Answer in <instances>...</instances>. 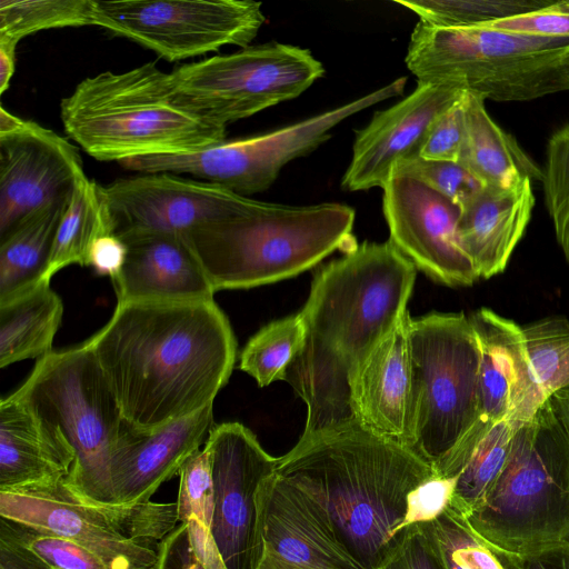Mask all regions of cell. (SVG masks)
<instances>
[{
  "instance_id": "6da1fadb",
  "label": "cell",
  "mask_w": 569,
  "mask_h": 569,
  "mask_svg": "<svg viewBox=\"0 0 569 569\" xmlns=\"http://www.w3.org/2000/svg\"><path fill=\"white\" fill-rule=\"evenodd\" d=\"M91 349L123 420L152 431L213 405L237 341L214 300L117 303Z\"/></svg>"
},
{
  "instance_id": "7a4b0ae2",
  "label": "cell",
  "mask_w": 569,
  "mask_h": 569,
  "mask_svg": "<svg viewBox=\"0 0 569 569\" xmlns=\"http://www.w3.org/2000/svg\"><path fill=\"white\" fill-rule=\"evenodd\" d=\"M416 267L388 240L365 241L322 267L299 312L306 337L286 380L307 407L302 437L356 423L360 367L405 316Z\"/></svg>"
},
{
  "instance_id": "3957f363",
  "label": "cell",
  "mask_w": 569,
  "mask_h": 569,
  "mask_svg": "<svg viewBox=\"0 0 569 569\" xmlns=\"http://www.w3.org/2000/svg\"><path fill=\"white\" fill-rule=\"evenodd\" d=\"M361 569H382L406 535L408 497L433 468L412 449L351 423L300 437L274 471Z\"/></svg>"
},
{
  "instance_id": "277c9868",
  "label": "cell",
  "mask_w": 569,
  "mask_h": 569,
  "mask_svg": "<svg viewBox=\"0 0 569 569\" xmlns=\"http://www.w3.org/2000/svg\"><path fill=\"white\" fill-rule=\"evenodd\" d=\"M64 131L99 161L198 152L226 140V128L190 108L170 72L147 62L80 81L60 103Z\"/></svg>"
},
{
  "instance_id": "5b68a950",
  "label": "cell",
  "mask_w": 569,
  "mask_h": 569,
  "mask_svg": "<svg viewBox=\"0 0 569 569\" xmlns=\"http://www.w3.org/2000/svg\"><path fill=\"white\" fill-rule=\"evenodd\" d=\"M355 210L341 203L290 206L248 198L232 216L186 236L214 292L297 276L357 246Z\"/></svg>"
},
{
  "instance_id": "8992f818",
  "label": "cell",
  "mask_w": 569,
  "mask_h": 569,
  "mask_svg": "<svg viewBox=\"0 0 569 569\" xmlns=\"http://www.w3.org/2000/svg\"><path fill=\"white\" fill-rule=\"evenodd\" d=\"M11 396L61 458L69 488L87 503L117 506L110 457L127 422L86 342L38 359Z\"/></svg>"
},
{
  "instance_id": "52a82bcc",
  "label": "cell",
  "mask_w": 569,
  "mask_h": 569,
  "mask_svg": "<svg viewBox=\"0 0 569 569\" xmlns=\"http://www.w3.org/2000/svg\"><path fill=\"white\" fill-rule=\"evenodd\" d=\"M467 521L518 556L569 542V425L551 398L517 429L502 471Z\"/></svg>"
},
{
  "instance_id": "ba28073f",
  "label": "cell",
  "mask_w": 569,
  "mask_h": 569,
  "mask_svg": "<svg viewBox=\"0 0 569 569\" xmlns=\"http://www.w3.org/2000/svg\"><path fill=\"white\" fill-rule=\"evenodd\" d=\"M568 60L569 39L419 21L405 62L417 83L457 84L483 100L528 101L569 90Z\"/></svg>"
},
{
  "instance_id": "9c48e42d",
  "label": "cell",
  "mask_w": 569,
  "mask_h": 569,
  "mask_svg": "<svg viewBox=\"0 0 569 569\" xmlns=\"http://www.w3.org/2000/svg\"><path fill=\"white\" fill-rule=\"evenodd\" d=\"M415 387L413 451L433 470L482 418L479 346L463 312H431L408 325Z\"/></svg>"
},
{
  "instance_id": "30bf717a",
  "label": "cell",
  "mask_w": 569,
  "mask_h": 569,
  "mask_svg": "<svg viewBox=\"0 0 569 569\" xmlns=\"http://www.w3.org/2000/svg\"><path fill=\"white\" fill-rule=\"evenodd\" d=\"M0 517L74 542L110 569H153L159 542L179 523L176 502L96 506L64 476L0 490Z\"/></svg>"
},
{
  "instance_id": "8fae6325",
  "label": "cell",
  "mask_w": 569,
  "mask_h": 569,
  "mask_svg": "<svg viewBox=\"0 0 569 569\" xmlns=\"http://www.w3.org/2000/svg\"><path fill=\"white\" fill-rule=\"evenodd\" d=\"M323 73L308 49L279 42L248 46L170 72L181 99L223 127L297 98Z\"/></svg>"
},
{
  "instance_id": "7c38bea8",
  "label": "cell",
  "mask_w": 569,
  "mask_h": 569,
  "mask_svg": "<svg viewBox=\"0 0 569 569\" xmlns=\"http://www.w3.org/2000/svg\"><path fill=\"white\" fill-rule=\"evenodd\" d=\"M401 77L369 94L278 130L236 140H223L187 154L150 156L120 162L141 173L190 174L241 196L267 190L289 161L309 154L330 137L346 118L402 93Z\"/></svg>"
},
{
  "instance_id": "4fadbf2b",
  "label": "cell",
  "mask_w": 569,
  "mask_h": 569,
  "mask_svg": "<svg viewBox=\"0 0 569 569\" xmlns=\"http://www.w3.org/2000/svg\"><path fill=\"white\" fill-rule=\"evenodd\" d=\"M94 26L130 39L168 61L246 48L264 22L251 0H94Z\"/></svg>"
},
{
  "instance_id": "5bb4252c",
  "label": "cell",
  "mask_w": 569,
  "mask_h": 569,
  "mask_svg": "<svg viewBox=\"0 0 569 569\" xmlns=\"http://www.w3.org/2000/svg\"><path fill=\"white\" fill-rule=\"evenodd\" d=\"M213 490L211 535L226 569H258L262 556L258 492L277 467L239 422L214 426L204 442Z\"/></svg>"
},
{
  "instance_id": "9a60e30c",
  "label": "cell",
  "mask_w": 569,
  "mask_h": 569,
  "mask_svg": "<svg viewBox=\"0 0 569 569\" xmlns=\"http://www.w3.org/2000/svg\"><path fill=\"white\" fill-rule=\"evenodd\" d=\"M84 176L73 143L1 106L0 238L29 213L70 198Z\"/></svg>"
},
{
  "instance_id": "2e32d148",
  "label": "cell",
  "mask_w": 569,
  "mask_h": 569,
  "mask_svg": "<svg viewBox=\"0 0 569 569\" xmlns=\"http://www.w3.org/2000/svg\"><path fill=\"white\" fill-rule=\"evenodd\" d=\"M112 233L188 236L224 220L248 197L220 186L157 172L119 179L103 186Z\"/></svg>"
},
{
  "instance_id": "e0dca14e",
  "label": "cell",
  "mask_w": 569,
  "mask_h": 569,
  "mask_svg": "<svg viewBox=\"0 0 569 569\" xmlns=\"http://www.w3.org/2000/svg\"><path fill=\"white\" fill-rule=\"evenodd\" d=\"M382 190L389 240L416 269L449 287L480 279L459 239L458 206L407 176L391 174Z\"/></svg>"
},
{
  "instance_id": "ac0fdd59",
  "label": "cell",
  "mask_w": 569,
  "mask_h": 569,
  "mask_svg": "<svg viewBox=\"0 0 569 569\" xmlns=\"http://www.w3.org/2000/svg\"><path fill=\"white\" fill-rule=\"evenodd\" d=\"M465 91L457 84L417 83L405 99L375 112L365 128L356 130L342 188L348 191L383 189L396 166L420 154L435 122Z\"/></svg>"
},
{
  "instance_id": "d6986e66",
  "label": "cell",
  "mask_w": 569,
  "mask_h": 569,
  "mask_svg": "<svg viewBox=\"0 0 569 569\" xmlns=\"http://www.w3.org/2000/svg\"><path fill=\"white\" fill-rule=\"evenodd\" d=\"M213 427V405L152 431H139L127 423L110 457L116 505L150 501L207 441Z\"/></svg>"
},
{
  "instance_id": "ffe728a7",
  "label": "cell",
  "mask_w": 569,
  "mask_h": 569,
  "mask_svg": "<svg viewBox=\"0 0 569 569\" xmlns=\"http://www.w3.org/2000/svg\"><path fill=\"white\" fill-rule=\"evenodd\" d=\"M257 500L262 542L258 569H361L301 493L276 472L261 483Z\"/></svg>"
},
{
  "instance_id": "44dd1931",
  "label": "cell",
  "mask_w": 569,
  "mask_h": 569,
  "mask_svg": "<svg viewBox=\"0 0 569 569\" xmlns=\"http://www.w3.org/2000/svg\"><path fill=\"white\" fill-rule=\"evenodd\" d=\"M408 312L380 341L357 372L351 388L358 425L413 450L415 387Z\"/></svg>"
},
{
  "instance_id": "7402d4cb",
  "label": "cell",
  "mask_w": 569,
  "mask_h": 569,
  "mask_svg": "<svg viewBox=\"0 0 569 569\" xmlns=\"http://www.w3.org/2000/svg\"><path fill=\"white\" fill-rule=\"evenodd\" d=\"M119 238L127 246V258L111 279L117 303L213 300L214 290L184 236L129 233Z\"/></svg>"
},
{
  "instance_id": "603a6c76",
  "label": "cell",
  "mask_w": 569,
  "mask_h": 569,
  "mask_svg": "<svg viewBox=\"0 0 569 569\" xmlns=\"http://www.w3.org/2000/svg\"><path fill=\"white\" fill-rule=\"evenodd\" d=\"M469 319L479 346L481 416L520 427L539 409L521 326L488 308Z\"/></svg>"
},
{
  "instance_id": "cb8c5ba5",
  "label": "cell",
  "mask_w": 569,
  "mask_h": 569,
  "mask_svg": "<svg viewBox=\"0 0 569 569\" xmlns=\"http://www.w3.org/2000/svg\"><path fill=\"white\" fill-rule=\"evenodd\" d=\"M531 182L485 186L460 209L459 239L480 279L503 272L523 237L535 207Z\"/></svg>"
},
{
  "instance_id": "d4e9b609",
  "label": "cell",
  "mask_w": 569,
  "mask_h": 569,
  "mask_svg": "<svg viewBox=\"0 0 569 569\" xmlns=\"http://www.w3.org/2000/svg\"><path fill=\"white\" fill-rule=\"evenodd\" d=\"M518 428L481 418L435 469L438 477L456 479L452 510L467 519L482 502L505 467Z\"/></svg>"
},
{
  "instance_id": "484cf974",
  "label": "cell",
  "mask_w": 569,
  "mask_h": 569,
  "mask_svg": "<svg viewBox=\"0 0 569 569\" xmlns=\"http://www.w3.org/2000/svg\"><path fill=\"white\" fill-rule=\"evenodd\" d=\"M465 141L459 157L483 186L511 187L525 179L542 180V170L516 139L489 116L485 100L465 92Z\"/></svg>"
},
{
  "instance_id": "4316f807",
  "label": "cell",
  "mask_w": 569,
  "mask_h": 569,
  "mask_svg": "<svg viewBox=\"0 0 569 569\" xmlns=\"http://www.w3.org/2000/svg\"><path fill=\"white\" fill-rule=\"evenodd\" d=\"M68 469L24 405L0 401V490L67 476Z\"/></svg>"
},
{
  "instance_id": "83f0119b",
  "label": "cell",
  "mask_w": 569,
  "mask_h": 569,
  "mask_svg": "<svg viewBox=\"0 0 569 569\" xmlns=\"http://www.w3.org/2000/svg\"><path fill=\"white\" fill-rule=\"evenodd\" d=\"M70 198L29 213L0 238V302L42 282Z\"/></svg>"
},
{
  "instance_id": "f1b7e54d",
  "label": "cell",
  "mask_w": 569,
  "mask_h": 569,
  "mask_svg": "<svg viewBox=\"0 0 569 569\" xmlns=\"http://www.w3.org/2000/svg\"><path fill=\"white\" fill-rule=\"evenodd\" d=\"M62 315V300L46 281L0 302V368L50 353Z\"/></svg>"
},
{
  "instance_id": "f546056e",
  "label": "cell",
  "mask_w": 569,
  "mask_h": 569,
  "mask_svg": "<svg viewBox=\"0 0 569 569\" xmlns=\"http://www.w3.org/2000/svg\"><path fill=\"white\" fill-rule=\"evenodd\" d=\"M108 233H112V226L103 186L84 176L72 191L42 281L50 282L51 278L67 266H88L93 242Z\"/></svg>"
},
{
  "instance_id": "4dcf8cb0",
  "label": "cell",
  "mask_w": 569,
  "mask_h": 569,
  "mask_svg": "<svg viewBox=\"0 0 569 569\" xmlns=\"http://www.w3.org/2000/svg\"><path fill=\"white\" fill-rule=\"evenodd\" d=\"M177 515L186 523L191 545L207 569H226L211 535L213 490L207 450L199 449L179 470Z\"/></svg>"
},
{
  "instance_id": "1f68e13d",
  "label": "cell",
  "mask_w": 569,
  "mask_h": 569,
  "mask_svg": "<svg viewBox=\"0 0 569 569\" xmlns=\"http://www.w3.org/2000/svg\"><path fill=\"white\" fill-rule=\"evenodd\" d=\"M521 329L535 400L540 408L553 393L569 387V320L546 317Z\"/></svg>"
},
{
  "instance_id": "d6a6232c",
  "label": "cell",
  "mask_w": 569,
  "mask_h": 569,
  "mask_svg": "<svg viewBox=\"0 0 569 569\" xmlns=\"http://www.w3.org/2000/svg\"><path fill=\"white\" fill-rule=\"evenodd\" d=\"M306 337L300 313L268 323L252 336L240 355V369L260 387L286 380L287 372L302 349Z\"/></svg>"
},
{
  "instance_id": "836d02e7",
  "label": "cell",
  "mask_w": 569,
  "mask_h": 569,
  "mask_svg": "<svg viewBox=\"0 0 569 569\" xmlns=\"http://www.w3.org/2000/svg\"><path fill=\"white\" fill-rule=\"evenodd\" d=\"M431 522L447 569H520V556L485 539L449 506Z\"/></svg>"
},
{
  "instance_id": "e575fe53",
  "label": "cell",
  "mask_w": 569,
  "mask_h": 569,
  "mask_svg": "<svg viewBox=\"0 0 569 569\" xmlns=\"http://www.w3.org/2000/svg\"><path fill=\"white\" fill-rule=\"evenodd\" d=\"M94 0H1L0 40L17 43L34 32L94 26Z\"/></svg>"
},
{
  "instance_id": "d590c367",
  "label": "cell",
  "mask_w": 569,
  "mask_h": 569,
  "mask_svg": "<svg viewBox=\"0 0 569 569\" xmlns=\"http://www.w3.org/2000/svg\"><path fill=\"white\" fill-rule=\"evenodd\" d=\"M440 28L483 26L548 7L553 0H395Z\"/></svg>"
},
{
  "instance_id": "8d00e7d4",
  "label": "cell",
  "mask_w": 569,
  "mask_h": 569,
  "mask_svg": "<svg viewBox=\"0 0 569 569\" xmlns=\"http://www.w3.org/2000/svg\"><path fill=\"white\" fill-rule=\"evenodd\" d=\"M541 182L557 241L569 262V122L548 140Z\"/></svg>"
},
{
  "instance_id": "74e56055",
  "label": "cell",
  "mask_w": 569,
  "mask_h": 569,
  "mask_svg": "<svg viewBox=\"0 0 569 569\" xmlns=\"http://www.w3.org/2000/svg\"><path fill=\"white\" fill-rule=\"evenodd\" d=\"M0 535L27 547L51 569H110L77 543L22 522L0 517Z\"/></svg>"
},
{
  "instance_id": "f35d334b",
  "label": "cell",
  "mask_w": 569,
  "mask_h": 569,
  "mask_svg": "<svg viewBox=\"0 0 569 569\" xmlns=\"http://www.w3.org/2000/svg\"><path fill=\"white\" fill-rule=\"evenodd\" d=\"M392 174L413 178L460 209L485 186L459 161L430 160L420 156L402 161Z\"/></svg>"
},
{
  "instance_id": "ab89813d",
  "label": "cell",
  "mask_w": 569,
  "mask_h": 569,
  "mask_svg": "<svg viewBox=\"0 0 569 569\" xmlns=\"http://www.w3.org/2000/svg\"><path fill=\"white\" fill-rule=\"evenodd\" d=\"M382 569H447L432 522L410 525L398 550Z\"/></svg>"
},
{
  "instance_id": "60d3db41",
  "label": "cell",
  "mask_w": 569,
  "mask_h": 569,
  "mask_svg": "<svg viewBox=\"0 0 569 569\" xmlns=\"http://www.w3.org/2000/svg\"><path fill=\"white\" fill-rule=\"evenodd\" d=\"M465 130L463 93L435 122L419 156L430 160L458 161L465 141Z\"/></svg>"
},
{
  "instance_id": "b9f144b4",
  "label": "cell",
  "mask_w": 569,
  "mask_h": 569,
  "mask_svg": "<svg viewBox=\"0 0 569 569\" xmlns=\"http://www.w3.org/2000/svg\"><path fill=\"white\" fill-rule=\"evenodd\" d=\"M483 26L509 32L569 39V7L563 0L553 1L546 8Z\"/></svg>"
},
{
  "instance_id": "7bdbcfd3",
  "label": "cell",
  "mask_w": 569,
  "mask_h": 569,
  "mask_svg": "<svg viewBox=\"0 0 569 569\" xmlns=\"http://www.w3.org/2000/svg\"><path fill=\"white\" fill-rule=\"evenodd\" d=\"M456 479L435 476L416 488L408 497L406 527L436 519L449 505Z\"/></svg>"
},
{
  "instance_id": "ee69618b",
  "label": "cell",
  "mask_w": 569,
  "mask_h": 569,
  "mask_svg": "<svg viewBox=\"0 0 569 569\" xmlns=\"http://www.w3.org/2000/svg\"><path fill=\"white\" fill-rule=\"evenodd\" d=\"M153 569H207L196 555L186 523L179 522L159 542Z\"/></svg>"
},
{
  "instance_id": "f6af8a7d",
  "label": "cell",
  "mask_w": 569,
  "mask_h": 569,
  "mask_svg": "<svg viewBox=\"0 0 569 569\" xmlns=\"http://www.w3.org/2000/svg\"><path fill=\"white\" fill-rule=\"evenodd\" d=\"M127 258V246L116 234L108 233L99 237L92 244L88 266L100 276L113 279L121 271Z\"/></svg>"
},
{
  "instance_id": "bcb514c9",
  "label": "cell",
  "mask_w": 569,
  "mask_h": 569,
  "mask_svg": "<svg viewBox=\"0 0 569 569\" xmlns=\"http://www.w3.org/2000/svg\"><path fill=\"white\" fill-rule=\"evenodd\" d=\"M0 569L51 568L27 547L4 535H0Z\"/></svg>"
},
{
  "instance_id": "7dc6e473",
  "label": "cell",
  "mask_w": 569,
  "mask_h": 569,
  "mask_svg": "<svg viewBox=\"0 0 569 569\" xmlns=\"http://www.w3.org/2000/svg\"><path fill=\"white\" fill-rule=\"evenodd\" d=\"M520 557V569H569V543Z\"/></svg>"
},
{
  "instance_id": "c3c4849f",
  "label": "cell",
  "mask_w": 569,
  "mask_h": 569,
  "mask_svg": "<svg viewBox=\"0 0 569 569\" xmlns=\"http://www.w3.org/2000/svg\"><path fill=\"white\" fill-rule=\"evenodd\" d=\"M17 43L0 40V93L3 94L10 86L16 70Z\"/></svg>"
},
{
  "instance_id": "681fc988",
  "label": "cell",
  "mask_w": 569,
  "mask_h": 569,
  "mask_svg": "<svg viewBox=\"0 0 569 569\" xmlns=\"http://www.w3.org/2000/svg\"><path fill=\"white\" fill-rule=\"evenodd\" d=\"M561 416L569 425V387H566L551 397Z\"/></svg>"
},
{
  "instance_id": "f907efd6",
  "label": "cell",
  "mask_w": 569,
  "mask_h": 569,
  "mask_svg": "<svg viewBox=\"0 0 569 569\" xmlns=\"http://www.w3.org/2000/svg\"><path fill=\"white\" fill-rule=\"evenodd\" d=\"M565 78H566V82H567L568 88H569V60H568L566 69H565Z\"/></svg>"
},
{
  "instance_id": "816d5d0a",
  "label": "cell",
  "mask_w": 569,
  "mask_h": 569,
  "mask_svg": "<svg viewBox=\"0 0 569 569\" xmlns=\"http://www.w3.org/2000/svg\"><path fill=\"white\" fill-rule=\"evenodd\" d=\"M563 1L569 7V0H563Z\"/></svg>"
},
{
  "instance_id": "f5cc1de1",
  "label": "cell",
  "mask_w": 569,
  "mask_h": 569,
  "mask_svg": "<svg viewBox=\"0 0 569 569\" xmlns=\"http://www.w3.org/2000/svg\"><path fill=\"white\" fill-rule=\"evenodd\" d=\"M569 543V542H568Z\"/></svg>"
}]
</instances>
